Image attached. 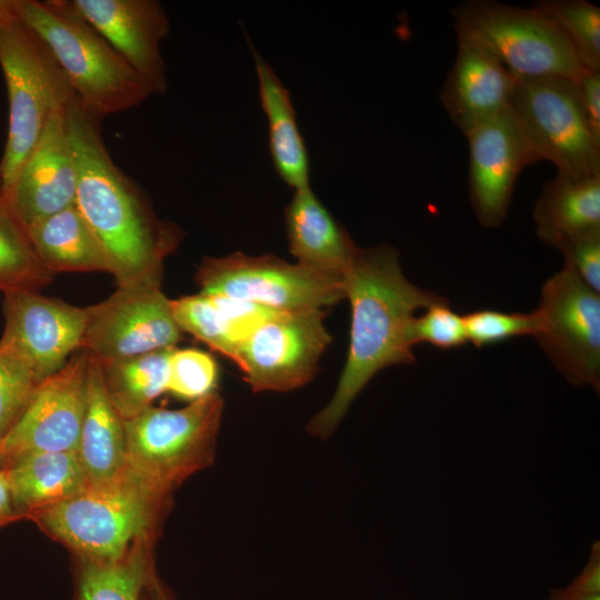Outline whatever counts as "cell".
I'll return each instance as SVG.
<instances>
[{"instance_id":"cell-31","label":"cell","mask_w":600,"mask_h":600,"mask_svg":"<svg viewBox=\"0 0 600 600\" xmlns=\"http://www.w3.org/2000/svg\"><path fill=\"white\" fill-rule=\"evenodd\" d=\"M217 382L218 366L209 353L191 348L171 350L167 391L194 401L214 392Z\"/></svg>"},{"instance_id":"cell-19","label":"cell","mask_w":600,"mask_h":600,"mask_svg":"<svg viewBox=\"0 0 600 600\" xmlns=\"http://www.w3.org/2000/svg\"><path fill=\"white\" fill-rule=\"evenodd\" d=\"M284 219L297 263L342 277L359 247L310 187L293 192Z\"/></svg>"},{"instance_id":"cell-39","label":"cell","mask_w":600,"mask_h":600,"mask_svg":"<svg viewBox=\"0 0 600 600\" xmlns=\"http://www.w3.org/2000/svg\"><path fill=\"white\" fill-rule=\"evenodd\" d=\"M14 12V0H0V24Z\"/></svg>"},{"instance_id":"cell-14","label":"cell","mask_w":600,"mask_h":600,"mask_svg":"<svg viewBox=\"0 0 600 600\" xmlns=\"http://www.w3.org/2000/svg\"><path fill=\"white\" fill-rule=\"evenodd\" d=\"M466 138L471 207L482 227H500L519 173L538 160L511 108L480 123Z\"/></svg>"},{"instance_id":"cell-32","label":"cell","mask_w":600,"mask_h":600,"mask_svg":"<svg viewBox=\"0 0 600 600\" xmlns=\"http://www.w3.org/2000/svg\"><path fill=\"white\" fill-rule=\"evenodd\" d=\"M467 338L476 348H482L506 340L531 336L537 331V316L534 311L502 312L483 309L463 316Z\"/></svg>"},{"instance_id":"cell-33","label":"cell","mask_w":600,"mask_h":600,"mask_svg":"<svg viewBox=\"0 0 600 600\" xmlns=\"http://www.w3.org/2000/svg\"><path fill=\"white\" fill-rule=\"evenodd\" d=\"M413 346L426 342L440 349H453L468 342L463 316L453 311L448 299L433 303L414 318L410 329Z\"/></svg>"},{"instance_id":"cell-25","label":"cell","mask_w":600,"mask_h":600,"mask_svg":"<svg viewBox=\"0 0 600 600\" xmlns=\"http://www.w3.org/2000/svg\"><path fill=\"white\" fill-rule=\"evenodd\" d=\"M172 349L111 361L97 359L108 394L124 420L151 407L167 391Z\"/></svg>"},{"instance_id":"cell-38","label":"cell","mask_w":600,"mask_h":600,"mask_svg":"<svg viewBox=\"0 0 600 600\" xmlns=\"http://www.w3.org/2000/svg\"><path fill=\"white\" fill-rule=\"evenodd\" d=\"M549 600H600V593H586L569 589H552Z\"/></svg>"},{"instance_id":"cell-22","label":"cell","mask_w":600,"mask_h":600,"mask_svg":"<svg viewBox=\"0 0 600 600\" xmlns=\"http://www.w3.org/2000/svg\"><path fill=\"white\" fill-rule=\"evenodd\" d=\"M16 511L21 517L58 503L87 486L77 452H37L6 467Z\"/></svg>"},{"instance_id":"cell-11","label":"cell","mask_w":600,"mask_h":600,"mask_svg":"<svg viewBox=\"0 0 600 600\" xmlns=\"http://www.w3.org/2000/svg\"><path fill=\"white\" fill-rule=\"evenodd\" d=\"M81 349L99 361L174 348L181 339L158 282L120 284L106 300L86 308Z\"/></svg>"},{"instance_id":"cell-27","label":"cell","mask_w":600,"mask_h":600,"mask_svg":"<svg viewBox=\"0 0 600 600\" xmlns=\"http://www.w3.org/2000/svg\"><path fill=\"white\" fill-rule=\"evenodd\" d=\"M52 277L37 257L26 229L0 190V291H37Z\"/></svg>"},{"instance_id":"cell-29","label":"cell","mask_w":600,"mask_h":600,"mask_svg":"<svg viewBox=\"0 0 600 600\" xmlns=\"http://www.w3.org/2000/svg\"><path fill=\"white\" fill-rule=\"evenodd\" d=\"M559 27L583 69L600 71V8L586 0L536 2Z\"/></svg>"},{"instance_id":"cell-3","label":"cell","mask_w":600,"mask_h":600,"mask_svg":"<svg viewBox=\"0 0 600 600\" xmlns=\"http://www.w3.org/2000/svg\"><path fill=\"white\" fill-rule=\"evenodd\" d=\"M14 11L49 49L88 112L102 119L152 94L129 63L73 11L69 0H14Z\"/></svg>"},{"instance_id":"cell-7","label":"cell","mask_w":600,"mask_h":600,"mask_svg":"<svg viewBox=\"0 0 600 600\" xmlns=\"http://www.w3.org/2000/svg\"><path fill=\"white\" fill-rule=\"evenodd\" d=\"M457 34L490 52L517 78L577 79L583 71L556 22L537 4L468 0L451 11Z\"/></svg>"},{"instance_id":"cell-40","label":"cell","mask_w":600,"mask_h":600,"mask_svg":"<svg viewBox=\"0 0 600 600\" xmlns=\"http://www.w3.org/2000/svg\"><path fill=\"white\" fill-rule=\"evenodd\" d=\"M149 594L150 597L148 598V600H169L166 593L160 588H158V584L154 582L151 584V590Z\"/></svg>"},{"instance_id":"cell-26","label":"cell","mask_w":600,"mask_h":600,"mask_svg":"<svg viewBox=\"0 0 600 600\" xmlns=\"http://www.w3.org/2000/svg\"><path fill=\"white\" fill-rule=\"evenodd\" d=\"M170 303L181 331L234 361L246 336L233 300L200 292L170 300Z\"/></svg>"},{"instance_id":"cell-16","label":"cell","mask_w":600,"mask_h":600,"mask_svg":"<svg viewBox=\"0 0 600 600\" xmlns=\"http://www.w3.org/2000/svg\"><path fill=\"white\" fill-rule=\"evenodd\" d=\"M69 3L129 63L152 93L167 91L160 44L170 31V21L158 1L70 0Z\"/></svg>"},{"instance_id":"cell-24","label":"cell","mask_w":600,"mask_h":600,"mask_svg":"<svg viewBox=\"0 0 600 600\" xmlns=\"http://www.w3.org/2000/svg\"><path fill=\"white\" fill-rule=\"evenodd\" d=\"M532 217L538 237L550 246L562 237L600 228V176L557 173L542 187Z\"/></svg>"},{"instance_id":"cell-28","label":"cell","mask_w":600,"mask_h":600,"mask_svg":"<svg viewBox=\"0 0 600 600\" xmlns=\"http://www.w3.org/2000/svg\"><path fill=\"white\" fill-rule=\"evenodd\" d=\"M151 582L143 551H132L114 562L83 561L78 600H141Z\"/></svg>"},{"instance_id":"cell-10","label":"cell","mask_w":600,"mask_h":600,"mask_svg":"<svg viewBox=\"0 0 600 600\" xmlns=\"http://www.w3.org/2000/svg\"><path fill=\"white\" fill-rule=\"evenodd\" d=\"M534 338L553 367L574 387L600 390V296L563 268L541 288Z\"/></svg>"},{"instance_id":"cell-6","label":"cell","mask_w":600,"mask_h":600,"mask_svg":"<svg viewBox=\"0 0 600 600\" xmlns=\"http://www.w3.org/2000/svg\"><path fill=\"white\" fill-rule=\"evenodd\" d=\"M223 400L214 391L178 410L147 408L124 420L127 470L168 493L214 456Z\"/></svg>"},{"instance_id":"cell-36","label":"cell","mask_w":600,"mask_h":600,"mask_svg":"<svg viewBox=\"0 0 600 600\" xmlns=\"http://www.w3.org/2000/svg\"><path fill=\"white\" fill-rule=\"evenodd\" d=\"M569 589L600 593V543L596 541L591 548L589 560L576 579L567 586Z\"/></svg>"},{"instance_id":"cell-37","label":"cell","mask_w":600,"mask_h":600,"mask_svg":"<svg viewBox=\"0 0 600 600\" xmlns=\"http://www.w3.org/2000/svg\"><path fill=\"white\" fill-rule=\"evenodd\" d=\"M20 518L14 509L6 468L0 470V527Z\"/></svg>"},{"instance_id":"cell-5","label":"cell","mask_w":600,"mask_h":600,"mask_svg":"<svg viewBox=\"0 0 600 600\" xmlns=\"http://www.w3.org/2000/svg\"><path fill=\"white\" fill-rule=\"evenodd\" d=\"M166 498L127 470L116 480L87 484L27 517L83 561L114 562L146 534Z\"/></svg>"},{"instance_id":"cell-4","label":"cell","mask_w":600,"mask_h":600,"mask_svg":"<svg viewBox=\"0 0 600 600\" xmlns=\"http://www.w3.org/2000/svg\"><path fill=\"white\" fill-rule=\"evenodd\" d=\"M0 68L9 101L0 161V190L6 198L49 119L77 97L49 49L16 11L0 24Z\"/></svg>"},{"instance_id":"cell-21","label":"cell","mask_w":600,"mask_h":600,"mask_svg":"<svg viewBox=\"0 0 600 600\" xmlns=\"http://www.w3.org/2000/svg\"><path fill=\"white\" fill-rule=\"evenodd\" d=\"M259 97L268 121L269 150L281 180L296 190L310 187V159L300 133L291 93L271 66L251 46Z\"/></svg>"},{"instance_id":"cell-23","label":"cell","mask_w":600,"mask_h":600,"mask_svg":"<svg viewBox=\"0 0 600 600\" xmlns=\"http://www.w3.org/2000/svg\"><path fill=\"white\" fill-rule=\"evenodd\" d=\"M26 231L37 257L53 274H112L104 250L74 204L34 222Z\"/></svg>"},{"instance_id":"cell-2","label":"cell","mask_w":600,"mask_h":600,"mask_svg":"<svg viewBox=\"0 0 600 600\" xmlns=\"http://www.w3.org/2000/svg\"><path fill=\"white\" fill-rule=\"evenodd\" d=\"M101 120L77 98L66 110L78 173L74 206L104 250L118 286L160 283L163 261L182 232L159 220L116 166L102 139Z\"/></svg>"},{"instance_id":"cell-9","label":"cell","mask_w":600,"mask_h":600,"mask_svg":"<svg viewBox=\"0 0 600 600\" xmlns=\"http://www.w3.org/2000/svg\"><path fill=\"white\" fill-rule=\"evenodd\" d=\"M197 282L201 293L248 301L280 312L322 310L344 299L341 276L270 254L236 252L204 258Z\"/></svg>"},{"instance_id":"cell-12","label":"cell","mask_w":600,"mask_h":600,"mask_svg":"<svg viewBox=\"0 0 600 600\" xmlns=\"http://www.w3.org/2000/svg\"><path fill=\"white\" fill-rule=\"evenodd\" d=\"M321 309L278 312L240 344L234 362L251 389L290 391L317 373L331 341Z\"/></svg>"},{"instance_id":"cell-13","label":"cell","mask_w":600,"mask_h":600,"mask_svg":"<svg viewBox=\"0 0 600 600\" xmlns=\"http://www.w3.org/2000/svg\"><path fill=\"white\" fill-rule=\"evenodd\" d=\"M88 353L76 351L41 380L14 424L1 438L7 461L37 452H77L87 403Z\"/></svg>"},{"instance_id":"cell-17","label":"cell","mask_w":600,"mask_h":600,"mask_svg":"<svg viewBox=\"0 0 600 600\" xmlns=\"http://www.w3.org/2000/svg\"><path fill=\"white\" fill-rule=\"evenodd\" d=\"M66 110L49 119L6 197L26 230L74 204L78 173L66 126Z\"/></svg>"},{"instance_id":"cell-20","label":"cell","mask_w":600,"mask_h":600,"mask_svg":"<svg viewBox=\"0 0 600 600\" xmlns=\"http://www.w3.org/2000/svg\"><path fill=\"white\" fill-rule=\"evenodd\" d=\"M77 454L87 484L110 482L127 472L124 419L108 394L99 361L89 353L87 403Z\"/></svg>"},{"instance_id":"cell-30","label":"cell","mask_w":600,"mask_h":600,"mask_svg":"<svg viewBox=\"0 0 600 600\" xmlns=\"http://www.w3.org/2000/svg\"><path fill=\"white\" fill-rule=\"evenodd\" d=\"M40 380L30 362L0 343V434L3 437L27 407Z\"/></svg>"},{"instance_id":"cell-15","label":"cell","mask_w":600,"mask_h":600,"mask_svg":"<svg viewBox=\"0 0 600 600\" xmlns=\"http://www.w3.org/2000/svg\"><path fill=\"white\" fill-rule=\"evenodd\" d=\"M4 329L0 343L22 354L41 381L81 349L86 308L18 289L3 292Z\"/></svg>"},{"instance_id":"cell-18","label":"cell","mask_w":600,"mask_h":600,"mask_svg":"<svg viewBox=\"0 0 600 600\" xmlns=\"http://www.w3.org/2000/svg\"><path fill=\"white\" fill-rule=\"evenodd\" d=\"M454 62L440 99L451 121L466 136L510 108L517 77L472 39L457 34Z\"/></svg>"},{"instance_id":"cell-41","label":"cell","mask_w":600,"mask_h":600,"mask_svg":"<svg viewBox=\"0 0 600 600\" xmlns=\"http://www.w3.org/2000/svg\"><path fill=\"white\" fill-rule=\"evenodd\" d=\"M1 434H0V441H1ZM7 467V461L1 452V448H0V470L1 469H4Z\"/></svg>"},{"instance_id":"cell-1","label":"cell","mask_w":600,"mask_h":600,"mask_svg":"<svg viewBox=\"0 0 600 600\" xmlns=\"http://www.w3.org/2000/svg\"><path fill=\"white\" fill-rule=\"evenodd\" d=\"M342 287L351 307L349 350L331 400L308 426L320 438L336 430L379 371L414 362L410 339L414 313L446 299L409 281L399 252L389 244L359 248L342 274Z\"/></svg>"},{"instance_id":"cell-35","label":"cell","mask_w":600,"mask_h":600,"mask_svg":"<svg viewBox=\"0 0 600 600\" xmlns=\"http://www.w3.org/2000/svg\"><path fill=\"white\" fill-rule=\"evenodd\" d=\"M576 83L587 120L600 139V71L583 69Z\"/></svg>"},{"instance_id":"cell-34","label":"cell","mask_w":600,"mask_h":600,"mask_svg":"<svg viewBox=\"0 0 600 600\" xmlns=\"http://www.w3.org/2000/svg\"><path fill=\"white\" fill-rule=\"evenodd\" d=\"M552 247L561 252L566 266L600 293V228L562 237Z\"/></svg>"},{"instance_id":"cell-8","label":"cell","mask_w":600,"mask_h":600,"mask_svg":"<svg viewBox=\"0 0 600 600\" xmlns=\"http://www.w3.org/2000/svg\"><path fill=\"white\" fill-rule=\"evenodd\" d=\"M510 108L537 160L557 173L600 176V139L584 114L574 79L518 78Z\"/></svg>"}]
</instances>
